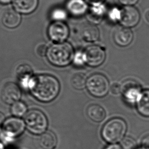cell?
I'll use <instances>...</instances> for the list:
<instances>
[{
  "mask_svg": "<svg viewBox=\"0 0 149 149\" xmlns=\"http://www.w3.org/2000/svg\"><path fill=\"white\" fill-rule=\"evenodd\" d=\"M30 91L38 100L44 102H50L58 95L60 84L53 76L38 75L33 77Z\"/></svg>",
  "mask_w": 149,
  "mask_h": 149,
  "instance_id": "6da1fadb",
  "label": "cell"
},
{
  "mask_svg": "<svg viewBox=\"0 0 149 149\" xmlns=\"http://www.w3.org/2000/svg\"><path fill=\"white\" fill-rule=\"evenodd\" d=\"M46 55L52 64L56 66L65 67L73 61L74 53L72 45L64 42L50 45L47 49Z\"/></svg>",
  "mask_w": 149,
  "mask_h": 149,
  "instance_id": "7a4b0ae2",
  "label": "cell"
},
{
  "mask_svg": "<svg viewBox=\"0 0 149 149\" xmlns=\"http://www.w3.org/2000/svg\"><path fill=\"white\" fill-rule=\"evenodd\" d=\"M127 130V124L121 118H113L105 124L102 130L103 139L107 143H117L125 135Z\"/></svg>",
  "mask_w": 149,
  "mask_h": 149,
  "instance_id": "3957f363",
  "label": "cell"
},
{
  "mask_svg": "<svg viewBox=\"0 0 149 149\" xmlns=\"http://www.w3.org/2000/svg\"><path fill=\"white\" fill-rule=\"evenodd\" d=\"M24 122L29 131L35 134H41L46 131L48 120L44 113L37 109H31L25 115Z\"/></svg>",
  "mask_w": 149,
  "mask_h": 149,
  "instance_id": "277c9868",
  "label": "cell"
},
{
  "mask_svg": "<svg viewBox=\"0 0 149 149\" xmlns=\"http://www.w3.org/2000/svg\"><path fill=\"white\" fill-rule=\"evenodd\" d=\"M86 87L89 93L95 97L105 96L109 91V81L104 75L96 73L87 79Z\"/></svg>",
  "mask_w": 149,
  "mask_h": 149,
  "instance_id": "5b68a950",
  "label": "cell"
},
{
  "mask_svg": "<svg viewBox=\"0 0 149 149\" xmlns=\"http://www.w3.org/2000/svg\"><path fill=\"white\" fill-rule=\"evenodd\" d=\"M84 54L87 64L93 67L100 66L104 62L106 58L105 51L101 47L96 45L87 47Z\"/></svg>",
  "mask_w": 149,
  "mask_h": 149,
  "instance_id": "8992f818",
  "label": "cell"
},
{
  "mask_svg": "<svg viewBox=\"0 0 149 149\" xmlns=\"http://www.w3.org/2000/svg\"><path fill=\"white\" fill-rule=\"evenodd\" d=\"M48 35L52 40L57 43L64 42L69 36V29L63 22H55L48 26Z\"/></svg>",
  "mask_w": 149,
  "mask_h": 149,
  "instance_id": "52a82bcc",
  "label": "cell"
},
{
  "mask_svg": "<svg viewBox=\"0 0 149 149\" xmlns=\"http://www.w3.org/2000/svg\"><path fill=\"white\" fill-rule=\"evenodd\" d=\"M140 18V13L137 8L133 6H126L122 9V16L119 22L122 26L130 28L138 24Z\"/></svg>",
  "mask_w": 149,
  "mask_h": 149,
  "instance_id": "ba28073f",
  "label": "cell"
},
{
  "mask_svg": "<svg viewBox=\"0 0 149 149\" xmlns=\"http://www.w3.org/2000/svg\"><path fill=\"white\" fill-rule=\"evenodd\" d=\"M122 92L126 101L130 104L137 103L141 94V89L135 81H126L122 86Z\"/></svg>",
  "mask_w": 149,
  "mask_h": 149,
  "instance_id": "9c48e42d",
  "label": "cell"
},
{
  "mask_svg": "<svg viewBox=\"0 0 149 149\" xmlns=\"http://www.w3.org/2000/svg\"><path fill=\"white\" fill-rule=\"evenodd\" d=\"M1 96L4 102L8 104H13L20 99L21 97L20 89L15 83L8 82L3 87Z\"/></svg>",
  "mask_w": 149,
  "mask_h": 149,
  "instance_id": "30bf717a",
  "label": "cell"
},
{
  "mask_svg": "<svg viewBox=\"0 0 149 149\" xmlns=\"http://www.w3.org/2000/svg\"><path fill=\"white\" fill-rule=\"evenodd\" d=\"M25 127L24 121L18 117H12L6 119L3 124V130L4 132L7 135L14 137L22 134Z\"/></svg>",
  "mask_w": 149,
  "mask_h": 149,
  "instance_id": "8fae6325",
  "label": "cell"
},
{
  "mask_svg": "<svg viewBox=\"0 0 149 149\" xmlns=\"http://www.w3.org/2000/svg\"><path fill=\"white\" fill-rule=\"evenodd\" d=\"M133 39V33L130 28L121 26L117 28L113 34V40L117 45L126 47L131 44Z\"/></svg>",
  "mask_w": 149,
  "mask_h": 149,
  "instance_id": "7c38bea8",
  "label": "cell"
},
{
  "mask_svg": "<svg viewBox=\"0 0 149 149\" xmlns=\"http://www.w3.org/2000/svg\"><path fill=\"white\" fill-rule=\"evenodd\" d=\"M67 10L74 16L84 15L88 11V3L85 0H68L66 4Z\"/></svg>",
  "mask_w": 149,
  "mask_h": 149,
  "instance_id": "4fadbf2b",
  "label": "cell"
},
{
  "mask_svg": "<svg viewBox=\"0 0 149 149\" xmlns=\"http://www.w3.org/2000/svg\"><path fill=\"white\" fill-rule=\"evenodd\" d=\"M2 23L8 28H14L18 26L21 21L20 14L12 9L6 10L3 14Z\"/></svg>",
  "mask_w": 149,
  "mask_h": 149,
  "instance_id": "5bb4252c",
  "label": "cell"
},
{
  "mask_svg": "<svg viewBox=\"0 0 149 149\" xmlns=\"http://www.w3.org/2000/svg\"><path fill=\"white\" fill-rule=\"evenodd\" d=\"M81 35L84 40L89 42H93L99 39L100 31L95 24H85L81 31Z\"/></svg>",
  "mask_w": 149,
  "mask_h": 149,
  "instance_id": "9a60e30c",
  "label": "cell"
},
{
  "mask_svg": "<svg viewBox=\"0 0 149 149\" xmlns=\"http://www.w3.org/2000/svg\"><path fill=\"white\" fill-rule=\"evenodd\" d=\"M38 3V0H13L15 9L24 14H29L34 11Z\"/></svg>",
  "mask_w": 149,
  "mask_h": 149,
  "instance_id": "2e32d148",
  "label": "cell"
},
{
  "mask_svg": "<svg viewBox=\"0 0 149 149\" xmlns=\"http://www.w3.org/2000/svg\"><path fill=\"white\" fill-rule=\"evenodd\" d=\"M39 144L43 149H55L57 144L56 136L52 131H46L40 134Z\"/></svg>",
  "mask_w": 149,
  "mask_h": 149,
  "instance_id": "e0dca14e",
  "label": "cell"
},
{
  "mask_svg": "<svg viewBox=\"0 0 149 149\" xmlns=\"http://www.w3.org/2000/svg\"><path fill=\"white\" fill-rule=\"evenodd\" d=\"M87 114L89 119L98 123L103 121L106 115L105 109L98 104L89 105L87 109Z\"/></svg>",
  "mask_w": 149,
  "mask_h": 149,
  "instance_id": "ac0fdd59",
  "label": "cell"
},
{
  "mask_svg": "<svg viewBox=\"0 0 149 149\" xmlns=\"http://www.w3.org/2000/svg\"><path fill=\"white\" fill-rule=\"evenodd\" d=\"M136 104L138 113L143 117H149V90L142 92Z\"/></svg>",
  "mask_w": 149,
  "mask_h": 149,
  "instance_id": "d6986e66",
  "label": "cell"
},
{
  "mask_svg": "<svg viewBox=\"0 0 149 149\" xmlns=\"http://www.w3.org/2000/svg\"><path fill=\"white\" fill-rule=\"evenodd\" d=\"M107 11V8L104 3L91 5L89 9V17L91 20H100Z\"/></svg>",
  "mask_w": 149,
  "mask_h": 149,
  "instance_id": "ffe728a7",
  "label": "cell"
},
{
  "mask_svg": "<svg viewBox=\"0 0 149 149\" xmlns=\"http://www.w3.org/2000/svg\"><path fill=\"white\" fill-rule=\"evenodd\" d=\"M87 80L86 77L83 73H76L71 77V84L75 89L83 90L86 87Z\"/></svg>",
  "mask_w": 149,
  "mask_h": 149,
  "instance_id": "44dd1931",
  "label": "cell"
},
{
  "mask_svg": "<svg viewBox=\"0 0 149 149\" xmlns=\"http://www.w3.org/2000/svg\"><path fill=\"white\" fill-rule=\"evenodd\" d=\"M16 75L19 80L32 77V69L29 65H20L16 69Z\"/></svg>",
  "mask_w": 149,
  "mask_h": 149,
  "instance_id": "7402d4cb",
  "label": "cell"
},
{
  "mask_svg": "<svg viewBox=\"0 0 149 149\" xmlns=\"http://www.w3.org/2000/svg\"><path fill=\"white\" fill-rule=\"evenodd\" d=\"M27 107L25 103L18 101L12 104L11 112L15 117H22L27 113Z\"/></svg>",
  "mask_w": 149,
  "mask_h": 149,
  "instance_id": "603a6c76",
  "label": "cell"
},
{
  "mask_svg": "<svg viewBox=\"0 0 149 149\" xmlns=\"http://www.w3.org/2000/svg\"><path fill=\"white\" fill-rule=\"evenodd\" d=\"M67 17V11L63 8H56L53 10L51 17L55 22H62L66 19Z\"/></svg>",
  "mask_w": 149,
  "mask_h": 149,
  "instance_id": "cb8c5ba5",
  "label": "cell"
},
{
  "mask_svg": "<svg viewBox=\"0 0 149 149\" xmlns=\"http://www.w3.org/2000/svg\"><path fill=\"white\" fill-rule=\"evenodd\" d=\"M122 16V9L115 7L111 8L108 12V17L113 22H120Z\"/></svg>",
  "mask_w": 149,
  "mask_h": 149,
  "instance_id": "d4e9b609",
  "label": "cell"
},
{
  "mask_svg": "<svg viewBox=\"0 0 149 149\" xmlns=\"http://www.w3.org/2000/svg\"><path fill=\"white\" fill-rule=\"evenodd\" d=\"M73 62L77 66H81L85 64H86V60L84 52L80 51L77 52L74 54Z\"/></svg>",
  "mask_w": 149,
  "mask_h": 149,
  "instance_id": "484cf974",
  "label": "cell"
},
{
  "mask_svg": "<svg viewBox=\"0 0 149 149\" xmlns=\"http://www.w3.org/2000/svg\"><path fill=\"white\" fill-rule=\"evenodd\" d=\"M121 146L122 149H136L137 144L132 138L126 137L122 140Z\"/></svg>",
  "mask_w": 149,
  "mask_h": 149,
  "instance_id": "4316f807",
  "label": "cell"
},
{
  "mask_svg": "<svg viewBox=\"0 0 149 149\" xmlns=\"http://www.w3.org/2000/svg\"><path fill=\"white\" fill-rule=\"evenodd\" d=\"M122 86L118 83H114L110 87L109 91L113 95H119L122 92Z\"/></svg>",
  "mask_w": 149,
  "mask_h": 149,
  "instance_id": "83f0119b",
  "label": "cell"
},
{
  "mask_svg": "<svg viewBox=\"0 0 149 149\" xmlns=\"http://www.w3.org/2000/svg\"><path fill=\"white\" fill-rule=\"evenodd\" d=\"M139 0H119L122 5L126 6H133L138 2Z\"/></svg>",
  "mask_w": 149,
  "mask_h": 149,
  "instance_id": "f1b7e54d",
  "label": "cell"
},
{
  "mask_svg": "<svg viewBox=\"0 0 149 149\" xmlns=\"http://www.w3.org/2000/svg\"><path fill=\"white\" fill-rule=\"evenodd\" d=\"M37 52L38 54L40 55V56H44L45 54H46L47 52L46 47L44 45H41L39 47H38Z\"/></svg>",
  "mask_w": 149,
  "mask_h": 149,
  "instance_id": "f546056e",
  "label": "cell"
},
{
  "mask_svg": "<svg viewBox=\"0 0 149 149\" xmlns=\"http://www.w3.org/2000/svg\"><path fill=\"white\" fill-rule=\"evenodd\" d=\"M141 145L143 149H149V135L143 137L141 141Z\"/></svg>",
  "mask_w": 149,
  "mask_h": 149,
  "instance_id": "4dcf8cb0",
  "label": "cell"
},
{
  "mask_svg": "<svg viewBox=\"0 0 149 149\" xmlns=\"http://www.w3.org/2000/svg\"><path fill=\"white\" fill-rule=\"evenodd\" d=\"M105 0H85V1L90 5L97 4V3H102L105 2Z\"/></svg>",
  "mask_w": 149,
  "mask_h": 149,
  "instance_id": "1f68e13d",
  "label": "cell"
},
{
  "mask_svg": "<svg viewBox=\"0 0 149 149\" xmlns=\"http://www.w3.org/2000/svg\"><path fill=\"white\" fill-rule=\"evenodd\" d=\"M105 149H121V147L118 145L113 144L108 146Z\"/></svg>",
  "mask_w": 149,
  "mask_h": 149,
  "instance_id": "d6a6232c",
  "label": "cell"
},
{
  "mask_svg": "<svg viewBox=\"0 0 149 149\" xmlns=\"http://www.w3.org/2000/svg\"><path fill=\"white\" fill-rule=\"evenodd\" d=\"M5 121V118L4 114L0 112V125L1 124L3 125Z\"/></svg>",
  "mask_w": 149,
  "mask_h": 149,
  "instance_id": "836d02e7",
  "label": "cell"
},
{
  "mask_svg": "<svg viewBox=\"0 0 149 149\" xmlns=\"http://www.w3.org/2000/svg\"><path fill=\"white\" fill-rule=\"evenodd\" d=\"M12 1V0H0V3L1 4H8Z\"/></svg>",
  "mask_w": 149,
  "mask_h": 149,
  "instance_id": "e575fe53",
  "label": "cell"
},
{
  "mask_svg": "<svg viewBox=\"0 0 149 149\" xmlns=\"http://www.w3.org/2000/svg\"><path fill=\"white\" fill-rule=\"evenodd\" d=\"M145 19L147 20L148 22H149V10L145 13Z\"/></svg>",
  "mask_w": 149,
  "mask_h": 149,
  "instance_id": "d590c367",
  "label": "cell"
},
{
  "mask_svg": "<svg viewBox=\"0 0 149 149\" xmlns=\"http://www.w3.org/2000/svg\"></svg>",
  "mask_w": 149,
  "mask_h": 149,
  "instance_id": "8d00e7d4",
  "label": "cell"
}]
</instances>
